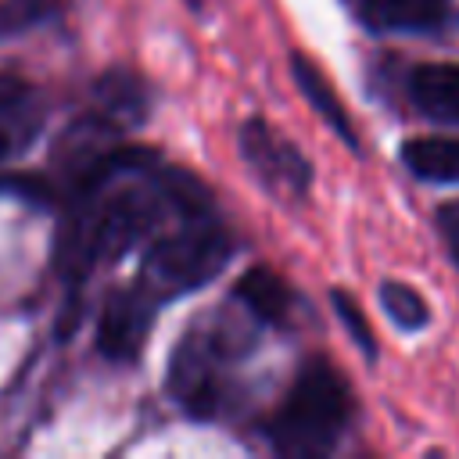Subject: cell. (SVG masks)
I'll use <instances>...</instances> for the list:
<instances>
[{
    "mask_svg": "<svg viewBox=\"0 0 459 459\" xmlns=\"http://www.w3.org/2000/svg\"><path fill=\"white\" fill-rule=\"evenodd\" d=\"M452 0H351V11L377 32H423L448 14Z\"/></svg>",
    "mask_w": 459,
    "mask_h": 459,
    "instance_id": "52a82bcc",
    "label": "cell"
},
{
    "mask_svg": "<svg viewBox=\"0 0 459 459\" xmlns=\"http://www.w3.org/2000/svg\"><path fill=\"white\" fill-rule=\"evenodd\" d=\"M437 222H441V237H445V244H448L452 258L459 262V201H452L448 208H441Z\"/></svg>",
    "mask_w": 459,
    "mask_h": 459,
    "instance_id": "9a60e30c",
    "label": "cell"
},
{
    "mask_svg": "<svg viewBox=\"0 0 459 459\" xmlns=\"http://www.w3.org/2000/svg\"><path fill=\"white\" fill-rule=\"evenodd\" d=\"M380 305L402 330H423L430 323V308H427L423 294L416 287L402 283V280H384L380 283Z\"/></svg>",
    "mask_w": 459,
    "mask_h": 459,
    "instance_id": "4fadbf2b",
    "label": "cell"
},
{
    "mask_svg": "<svg viewBox=\"0 0 459 459\" xmlns=\"http://www.w3.org/2000/svg\"><path fill=\"white\" fill-rule=\"evenodd\" d=\"M154 294L136 283L129 290H115L104 308H100V323H97V348L100 355L115 359V362H129L143 351L147 333H151V319H154Z\"/></svg>",
    "mask_w": 459,
    "mask_h": 459,
    "instance_id": "5b68a950",
    "label": "cell"
},
{
    "mask_svg": "<svg viewBox=\"0 0 459 459\" xmlns=\"http://www.w3.org/2000/svg\"><path fill=\"white\" fill-rule=\"evenodd\" d=\"M409 100L434 122L459 126V65H420L409 72Z\"/></svg>",
    "mask_w": 459,
    "mask_h": 459,
    "instance_id": "ba28073f",
    "label": "cell"
},
{
    "mask_svg": "<svg viewBox=\"0 0 459 459\" xmlns=\"http://www.w3.org/2000/svg\"><path fill=\"white\" fill-rule=\"evenodd\" d=\"M290 72H294V82H298V90L305 93V100L319 111V118H323L344 143L355 147V129H351V122H348V111H344L341 97L333 93L330 79L323 75V68H319L312 57L294 54V57H290Z\"/></svg>",
    "mask_w": 459,
    "mask_h": 459,
    "instance_id": "9c48e42d",
    "label": "cell"
},
{
    "mask_svg": "<svg viewBox=\"0 0 459 459\" xmlns=\"http://www.w3.org/2000/svg\"><path fill=\"white\" fill-rule=\"evenodd\" d=\"M330 305H333V312L341 316V323H344V330L351 333V341L373 359V355H377V333H373L366 312L359 308V301H355L351 294H344V290H333V294H330Z\"/></svg>",
    "mask_w": 459,
    "mask_h": 459,
    "instance_id": "5bb4252c",
    "label": "cell"
},
{
    "mask_svg": "<svg viewBox=\"0 0 459 459\" xmlns=\"http://www.w3.org/2000/svg\"><path fill=\"white\" fill-rule=\"evenodd\" d=\"M43 126L36 90L18 75H0V165L22 158Z\"/></svg>",
    "mask_w": 459,
    "mask_h": 459,
    "instance_id": "8992f818",
    "label": "cell"
},
{
    "mask_svg": "<svg viewBox=\"0 0 459 459\" xmlns=\"http://www.w3.org/2000/svg\"><path fill=\"white\" fill-rule=\"evenodd\" d=\"M402 161L416 179L459 183V136H412L402 147Z\"/></svg>",
    "mask_w": 459,
    "mask_h": 459,
    "instance_id": "30bf717a",
    "label": "cell"
},
{
    "mask_svg": "<svg viewBox=\"0 0 459 459\" xmlns=\"http://www.w3.org/2000/svg\"><path fill=\"white\" fill-rule=\"evenodd\" d=\"M233 255L230 233L212 219V212L183 215V222L161 233L143 258L140 283L161 301L183 290H197L208 283Z\"/></svg>",
    "mask_w": 459,
    "mask_h": 459,
    "instance_id": "7a4b0ae2",
    "label": "cell"
},
{
    "mask_svg": "<svg viewBox=\"0 0 459 459\" xmlns=\"http://www.w3.org/2000/svg\"><path fill=\"white\" fill-rule=\"evenodd\" d=\"M240 333L226 319H204L172 351L169 362V391L194 416H212L222 402L226 369L240 355Z\"/></svg>",
    "mask_w": 459,
    "mask_h": 459,
    "instance_id": "3957f363",
    "label": "cell"
},
{
    "mask_svg": "<svg viewBox=\"0 0 459 459\" xmlns=\"http://www.w3.org/2000/svg\"><path fill=\"white\" fill-rule=\"evenodd\" d=\"M351 412L355 398L341 369L326 359H308L280 405L273 441L287 455H319L344 434Z\"/></svg>",
    "mask_w": 459,
    "mask_h": 459,
    "instance_id": "6da1fadb",
    "label": "cell"
},
{
    "mask_svg": "<svg viewBox=\"0 0 459 459\" xmlns=\"http://www.w3.org/2000/svg\"><path fill=\"white\" fill-rule=\"evenodd\" d=\"M237 298L244 301V308L262 319V323H287L290 316V287L273 273V269H247L240 280H237Z\"/></svg>",
    "mask_w": 459,
    "mask_h": 459,
    "instance_id": "8fae6325",
    "label": "cell"
},
{
    "mask_svg": "<svg viewBox=\"0 0 459 459\" xmlns=\"http://www.w3.org/2000/svg\"><path fill=\"white\" fill-rule=\"evenodd\" d=\"M240 154L247 165L265 179V186L283 190V194H305L312 183V165L308 158L269 122L251 118L240 129Z\"/></svg>",
    "mask_w": 459,
    "mask_h": 459,
    "instance_id": "277c9868",
    "label": "cell"
},
{
    "mask_svg": "<svg viewBox=\"0 0 459 459\" xmlns=\"http://www.w3.org/2000/svg\"><path fill=\"white\" fill-rule=\"evenodd\" d=\"M97 111L104 118H111L118 129L126 126H140L143 111H147V93L140 86V79L126 75V72H111L97 82Z\"/></svg>",
    "mask_w": 459,
    "mask_h": 459,
    "instance_id": "7c38bea8",
    "label": "cell"
}]
</instances>
